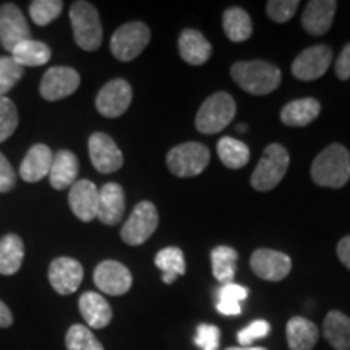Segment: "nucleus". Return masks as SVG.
<instances>
[{
	"mask_svg": "<svg viewBox=\"0 0 350 350\" xmlns=\"http://www.w3.org/2000/svg\"><path fill=\"white\" fill-rule=\"evenodd\" d=\"M312 178L319 187L342 188L350 178V152L339 143L329 144L314 157Z\"/></svg>",
	"mask_w": 350,
	"mask_h": 350,
	"instance_id": "nucleus-1",
	"label": "nucleus"
},
{
	"mask_svg": "<svg viewBox=\"0 0 350 350\" xmlns=\"http://www.w3.org/2000/svg\"><path fill=\"white\" fill-rule=\"evenodd\" d=\"M230 77L247 93L265 96L278 90L281 83V70L266 60H248L232 65Z\"/></svg>",
	"mask_w": 350,
	"mask_h": 350,
	"instance_id": "nucleus-2",
	"label": "nucleus"
},
{
	"mask_svg": "<svg viewBox=\"0 0 350 350\" xmlns=\"http://www.w3.org/2000/svg\"><path fill=\"white\" fill-rule=\"evenodd\" d=\"M70 21L78 46L88 52L98 51L103 44V25L96 7L85 0L75 2L70 8Z\"/></svg>",
	"mask_w": 350,
	"mask_h": 350,
	"instance_id": "nucleus-3",
	"label": "nucleus"
},
{
	"mask_svg": "<svg viewBox=\"0 0 350 350\" xmlns=\"http://www.w3.org/2000/svg\"><path fill=\"white\" fill-rule=\"evenodd\" d=\"M235 112H237V106L230 94L216 93L209 96L196 113V130L204 135L219 133L234 120Z\"/></svg>",
	"mask_w": 350,
	"mask_h": 350,
	"instance_id": "nucleus-4",
	"label": "nucleus"
},
{
	"mask_svg": "<svg viewBox=\"0 0 350 350\" xmlns=\"http://www.w3.org/2000/svg\"><path fill=\"white\" fill-rule=\"evenodd\" d=\"M291 157L282 144L273 143L262 152L252 174V187L258 191H269L279 185L288 169Z\"/></svg>",
	"mask_w": 350,
	"mask_h": 350,
	"instance_id": "nucleus-5",
	"label": "nucleus"
},
{
	"mask_svg": "<svg viewBox=\"0 0 350 350\" xmlns=\"http://www.w3.org/2000/svg\"><path fill=\"white\" fill-rule=\"evenodd\" d=\"M209 159L211 154L204 144L188 142L178 144L167 152V167L177 177H195L208 167Z\"/></svg>",
	"mask_w": 350,
	"mask_h": 350,
	"instance_id": "nucleus-6",
	"label": "nucleus"
},
{
	"mask_svg": "<svg viewBox=\"0 0 350 350\" xmlns=\"http://www.w3.org/2000/svg\"><path fill=\"white\" fill-rule=\"evenodd\" d=\"M151 31L142 21H131L122 25L111 39V51L116 59L130 62L137 59L150 44Z\"/></svg>",
	"mask_w": 350,
	"mask_h": 350,
	"instance_id": "nucleus-7",
	"label": "nucleus"
},
{
	"mask_svg": "<svg viewBox=\"0 0 350 350\" xmlns=\"http://www.w3.org/2000/svg\"><path fill=\"white\" fill-rule=\"evenodd\" d=\"M157 224H159L157 208L151 201H139L122 227L120 237L126 245L138 247L154 234Z\"/></svg>",
	"mask_w": 350,
	"mask_h": 350,
	"instance_id": "nucleus-8",
	"label": "nucleus"
},
{
	"mask_svg": "<svg viewBox=\"0 0 350 350\" xmlns=\"http://www.w3.org/2000/svg\"><path fill=\"white\" fill-rule=\"evenodd\" d=\"M332 62V51L325 44L301 51L292 62V75L297 80L313 81L321 78Z\"/></svg>",
	"mask_w": 350,
	"mask_h": 350,
	"instance_id": "nucleus-9",
	"label": "nucleus"
},
{
	"mask_svg": "<svg viewBox=\"0 0 350 350\" xmlns=\"http://www.w3.org/2000/svg\"><path fill=\"white\" fill-rule=\"evenodd\" d=\"M131 98H133L131 86L125 80L117 78L100 88L98 98H96V107L100 116L107 117V119H117V117L124 116L126 109L130 107Z\"/></svg>",
	"mask_w": 350,
	"mask_h": 350,
	"instance_id": "nucleus-10",
	"label": "nucleus"
},
{
	"mask_svg": "<svg viewBox=\"0 0 350 350\" xmlns=\"http://www.w3.org/2000/svg\"><path fill=\"white\" fill-rule=\"evenodd\" d=\"M31 39L29 25L15 3H3L0 7V44L12 52L18 44Z\"/></svg>",
	"mask_w": 350,
	"mask_h": 350,
	"instance_id": "nucleus-11",
	"label": "nucleus"
},
{
	"mask_svg": "<svg viewBox=\"0 0 350 350\" xmlns=\"http://www.w3.org/2000/svg\"><path fill=\"white\" fill-rule=\"evenodd\" d=\"M250 268L260 279L269 282H279L286 279L292 271L291 256L282 252L260 248L253 252L250 258Z\"/></svg>",
	"mask_w": 350,
	"mask_h": 350,
	"instance_id": "nucleus-12",
	"label": "nucleus"
},
{
	"mask_svg": "<svg viewBox=\"0 0 350 350\" xmlns=\"http://www.w3.org/2000/svg\"><path fill=\"white\" fill-rule=\"evenodd\" d=\"M96 287L107 295H124L131 288L133 278L126 266L119 261H103L96 266L93 274Z\"/></svg>",
	"mask_w": 350,
	"mask_h": 350,
	"instance_id": "nucleus-13",
	"label": "nucleus"
},
{
	"mask_svg": "<svg viewBox=\"0 0 350 350\" xmlns=\"http://www.w3.org/2000/svg\"><path fill=\"white\" fill-rule=\"evenodd\" d=\"M91 163L100 174L117 172L124 165V154L116 142L106 133H93L88 142Z\"/></svg>",
	"mask_w": 350,
	"mask_h": 350,
	"instance_id": "nucleus-14",
	"label": "nucleus"
},
{
	"mask_svg": "<svg viewBox=\"0 0 350 350\" xmlns=\"http://www.w3.org/2000/svg\"><path fill=\"white\" fill-rule=\"evenodd\" d=\"M78 86H80V75L77 70L70 67H52L44 73L39 91L46 100H59L75 93Z\"/></svg>",
	"mask_w": 350,
	"mask_h": 350,
	"instance_id": "nucleus-15",
	"label": "nucleus"
},
{
	"mask_svg": "<svg viewBox=\"0 0 350 350\" xmlns=\"http://www.w3.org/2000/svg\"><path fill=\"white\" fill-rule=\"evenodd\" d=\"M83 281V266L80 261L68 256L55 258L49 266V282L57 294L70 295L78 291Z\"/></svg>",
	"mask_w": 350,
	"mask_h": 350,
	"instance_id": "nucleus-16",
	"label": "nucleus"
},
{
	"mask_svg": "<svg viewBox=\"0 0 350 350\" xmlns=\"http://www.w3.org/2000/svg\"><path fill=\"white\" fill-rule=\"evenodd\" d=\"M68 204L80 221L91 222L94 217H98L99 188L86 178L77 180L70 187Z\"/></svg>",
	"mask_w": 350,
	"mask_h": 350,
	"instance_id": "nucleus-17",
	"label": "nucleus"
},
{
	"mask_svg": "<svg viewBox=\"0 0 350 350\" xmlns=\"http://www.w3.org/2000/svg\"><path fill=\"white\" fill-rule=\"evenodd\" d=\"M338 2L336 0H312L306 3L304 15H301V26L312 36H323L327 33L334 20Z\"/></svg>",
	"mask_w": 350,
	"mask_h": 350,
	"instance_id": "nucleus-18",
	"label": "nucleus"
},
{
	"mask_svg": "<svg viewBox=\"0 0 350 350\" xmlns=\"http://www.w3.org/2000/svg\"><path fill=\"white\" fill-rule=\"evenodd\" d=\"M125 213V193L119 183L109 182L99 188L98 219L106 226L119 224Z\"/></svg>",
	"mask_w": 350,
	"mask_h": 350,
	"instance_id": "nucleus-19",
	"label": "nucleus"
},
{
	"mask_svg": "<svg viewBox=\"0 0 350 350\" xmlns=\"http://www.w3.org/2000/svg\"><path fill=\"white\" fill-rule=\"evenodd\" d=\"M81 317L90 329H103L112 321V308L98 292H85L78 301Z\"/></svg>",
	"mask_w": 350,
	"mask_h": 350,
	"instance_id": "nucleus-20",
	"label": "nucleus"
},
{
	"mask_svg": "<svg viewBox=\"0 0 350 350\" xmlns=\"http://www.w3.org/2000/svg\"><path fill=\"white\" fill-rule=\"evenodd\" d=\"M52 159H54V154L49 146L34 144L20 165V177L29 183L42 180L44 177L49 175Z\"/></svg>",
	"mask_w": 350,
	"mask_h": 350,
	"instance_id": "nucleus-21",
	"label": "nucleus"
},
{
	"mask_svg": "<svg viewBox=\"0 0 350 350\" xmlns=\"http://www.w3.org/2000/svg\"><path fill=\"white\" fill-rule=\"evenodd\" d=\"M178 51L187 64L196 67L206 64L213 54L211 44L196 29H183L178 38Z\"/></svg>",
	"mask_w": 350,
	"mask_h": 350,
	"instance_id": "nucleus-22",
	"label": "nucleus"
},
{
	"mask_svg": "<svg viewBox=\"0 0 350 350\" xmlns=\"http://www.w3.org/2000/svg\"><path fill=\"white\" fill-rule=\"evenodd\" d=\"M78 157L72 151L62 150L55 152L49 170V182L55 190H65L77 182Z\"/></svg>",
	"mask_w": 350,
	"mask_h": 350,
	"instance_id": "nucleus-23",
	"label": "nucleus"
},
{
	"mask_svg": "<svg viewBox=\"0 0 350 350\" xmlns=\"http://www.w3.org/2000/svg\"><path fill=\"white\" fill-rule=\"evenodd\" d=\"M286 334L288 349L291 350H312L317 345L319 338L317 325L301 317H294L288 319Z\"/></svg>",
	"mask_w": 350,
	"mask_h": 350,
	"instance_id": "nucleus-24",
	"label": "nucleus"
},
{
	"mask_svg": "<svg viewBox=\"0 0 350 350\" xmlns=\"http://www.w3.org/2000/svg\"><path fill=\"white\" fill-rule=\"evenodd\" d=\"M321 104L314 98H304L286 104L281 111V120L287 126H306L317 119Z\"/></svg>",
	"mask_w": 350,
	"mask_h": 350,
	"instance_id": "nucleus-25",
	"label": "nucleus"
},
{
	"mask_svg": "<svg viewBox=\"0 0 350 350\" xmlns=\"http://www.w3.org/2000/svg\"><path fill=\"white\" fill-rule=\"evenodd\" d=\"M323 334L336 350H350V318L332 310L323 323Z\"/></svg>",
	"mask_w": 350,
	"mask_h": 350,
	"instance_id": "nucleus-26",
	"label": "nucleus"
},
{
	"mask_svg": "<svg viewBox=\"0 0 350 350\" xmlns=\"http://www.w3.org/2000/svg\"><path fill=\"white\" fill-rule=\"evenodd\" d=\"M222 28L232 42H243L250 39L253 34L250 15L240 7L227 8L222 15Z\"/></svg>",
	"mask_w": 350,
	"mask_h": 350,
	"instance_id": "nucleus-27",
	"label": "nucleus"
},
{
	"mask_svg": "<svg viewBox=\"0 0 350 350\" xmlns=\"http://www.w3.org/2000/svg\"><path fill=\"white\" fill-rule=\"evenodd\" d=\"M25 258L23 240L18 235L8 234L0 240V274L13 275L21 268Z\"/></svg>",
	"mask_w": 350,
	"mask_h": 350,
	"instance_id": "nucleus-28",
	"label": "nucleus"
},
{
	"mask_svg": "<svg viewBox=\"0 0 350 350\" xmlns=\"http://www.w3.org/2000/svg\"><path fill=\"white\" fill-rule=\"evenodd\" d=\"M12 59L20 67H41L51 60V49L41 41L28 39L12 51Z\"/></svg>",
	"mask_w": 350,
	"mask_h": 350,
	"instance_id": "nucleus-29",
	"label": "nucleus"
},
{
	"mask_svg": "<svg viewBox=\"0 0 350 350\" xmlns=\"http://www.w3.org/2000/svg\"><path fill=\"white\" fill-rule=\"evenodd\" d=\"M239 253L227 245H219L211 250L213 274L222 286L230 284L235 278V266H237Z\"/></svg>",
	"mask_w": 350,
	"mask_h": 350,
	"instance_id": "nucleus-30",
	"label": "nucleus"
},
{
	"mask_svg": "<svg viewBox=\"0 0 350 350\" xmlns=\"http://www.w3.org/2000/svg\"><path fill=\"white\" fill-rule=\"evenodd\" d=\"M217 154L221 163L229 169H242L250 161V150L247 144L230 137L219 139Z\"/></svg>",
	"mask_w": 350,
	"mask_h": 350,
	"instance_id": "nucleus-31",
	"label": "nucleus"
},
{
	"mask_svg": "<svg viewBox=\"0 0 350 350\" xmlns=\"http://www.w3.org/2000/svg\"><path fill=\"white\" fill-rule=\"evenodd\" d=\"M156 266L163 271V281L165 284L175 282L178 275H183L187 273L185 258L180 248L177 247H167L163 248L156 255Z\"/></svg>",
	"mask_w": 350,
	"mask_h": 350,
	"instance_id": "nucleus-32",
	"label": "nucleus"
},
{
	"mask_svg": "<svg viewBox=\"0 0 350 350\" xmlns=\"http://www.w3.org/2000/svg\"><path fill=\"white\" fill-rule=\"evenodd\" d=\"M247 295L248 291L243 286L234 282L226 284L217 291V312L226 314V317H237V314L242 313L240 301L247 299Z\"/></svg>",
	"mask_w": 350,
	"mask_h": 350,
	"instance_id": "nucleus-33",
	"label": "nucleus"
},
{
	"mask_svg": "<svg viewBox=\"0 0 350 350\" xmlns=\"http://www.w3.org/2000/svg\"><path fill=\"white\" fill-rule=\"evenodd\" d=\"M65 345L67 350H104V345L99 342L93 331L83 325L70 326L65 336Z\"/></svg>",
	"mask_w": 350,
	"mask_h": 350,
	"instance_id": "nucleus-34",
	"label": "nucleus"
},
{
	"mask_svg": "<svg viewBox=\"0 0 350 350\" xmlns=\"http://www.w3.org/2000/svg\"><path fill=\"white\" fill-rule=\"evenodd\" d=\"M64 2L60 0H34L29 5L31 20L39 26H46L62 13Z\"/></svg>",
	"mask_w": 350,
	"mask_h": 350,
	"instance_id": "nucleus-35",
	"label": "nucleus"
},
{
	"mask_svg": "<svg viewBox=\"0 0 350 350\" xmlns=\"http://www.w3.org/2000/svg\"><path fill=\"white\" fill-rule=\"evenodd\" d=\"M18 126L16 106L7 96H0V143H3L15 133Z\"/></svg>",
	"mask_w": 350,
	"mask_h": 350,
	"instance_id": "nucleus-36",
	"label": "nucleus"
},
{
	"mask_svg": "<svg viewBox=\"0 0 350 350\" xmlns=\"http://www.w3.org/2000/svg\"><path fill=\"white\" fill-rule=\"evenodd\" d=\"M25 68L12 57H0V96H5L23 77Z\"/></svg>",
	"mask_w": 350,
	"mask_h": 350,
	"instance_id": "nucleus-37",
	"label": "nucleus"
},
{
	"mask_svg": "<svg viewBox=\"0 0 350 350\" xmlns=\"http://www.w3.org/2000/svg\"><path fill=\"white\" fill-rule=\"evenodd\" d=\"M299 5V0H269L266 3V13L275 23H286L295 15Z\"/></svg>",
	"mask_w": 350,
	"mask_h": 350,
	"instance_id": "nucleus-38",
	"label": "nucleus"
},
{
	"mask_svg": "<svg viewBox=\"0 0 350 350\" xmlns=\"http://www.w3.org/2000/svg\"><path fill=\"white\" fill-rule=\"evenodd\" d=\"M269 331L271 326L268 321H265V319H256V321H253L252 325L243 327V329L237 334L240 347H252V344L255 342L256 339L266 338V336L269 334Z\"/></svg>",
	"mask_w": 350,
	"mask_h": 350,
	"instance_id": "nucleus-39",
	"label": "nucleus"
},
{
	"mask_svg": "<svg viewBox=\"0 0 350 350\" xmlns=\"http://www.w3.org/2000/svg\"><path fill=\"white\" fill-rule=\"evenodd\" d=\"M219 331L217 326L214 325H200L196 327V336H195V344L196 347L201 350H217L219 347Z\"/></svg>",
	"mask_w": 350,
	"mask_h": 350,
	"instance_id": "nucleus-40",
	"label": "nucleus"
},
{
	"mask_svg": "<svg viewBox=\"0 0 350 350\" xmlns=\"http://www.w3.org/2000/svg\"><path fill=\"white\" fill-rule=\"evenodd\" d=\"M15 170H13L12 164L8 163L7 157L0 152V193L10 191L15 187Z\"/></svg>",
	"mask_w": 350,
	"mask_h": 350,
	"instance_id": "nucleus-41",
	"label": "nucleus"
},
{
	"mask_svg": "<svg viewBox=\"0 0 350 350\" xmlns=\"http://www.w3.org/2000/svg\"><path fill=\"white\" fill-rule=\"evenodd\" d=\"M336 75L342 81L350 78V42L340 52L339 59L336 60Z\"/></svg>",
	"mask_w": 350,
	"mask_h": 350,
	"instance_id": "nucleus-42",
	"label": "nucleus"
},
{
	"mask_svg": "<svg viewBox=\"0 0 350 350\" xmlns=\"http://www.w3.org/2000/svg\"><path fill=\"white\" fill-rule=\"evenodd\" d=\"M338 256L345 268L350 269V235L340 239L338 243Z\"/></svg>",
	"mask_w": 350,
	"mask_h": 350,
	"instance_id": "nucleus-43",
	"label": "nucleus"
},
{
	"mask_svg": "<svg viewBox=\"0 0 350 350\" xmlns=\"http://www.w3.org/2000/svg\"><path fill=\"white\" fill-rule=\"evenodd\" d=\"M13 325V314L10 308L0 300V327H8Z\"/></svg>",
	"mask_w": 350,
	"mask_h": 350,
	"instance_id": "nucleus-44",
	"label": "nucleus"
},
{
	"mask_svg": "<svg viewBox=\"0 0 350 350\" xmlns=\"http://www.w3.org/2000/svg\"><path fill=\"white\" fill-rule=\"evenodd\" d=\"M226 350H266V349H262V347H229Z\"/></svg>",
	"mask_w": 350,
	"mask_h": 350,
	"instance_id": "nucleus-45",
	"label": "nucleus"
},
{
	"mask_svg": "<svg viewBox=\"0 0 350 350\" xmlns=\"http://www.w3.org/2000/svg\"><path fill=\"white\" fill-rule=\"evenodd\" d=\"M245 130H247V126H245V125H240V126H239V131H242V133H243Z\"/></svg>",
	"mask_w": 350,
	"mask_h": 350,
	"instance_id": "nucleus-46",
	"label": "nucleus"
}]
</instances>
